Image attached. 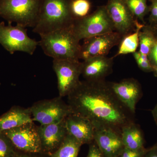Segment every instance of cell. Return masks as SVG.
I'll list each match as a JSON object with an SVG mask.
<instances>
[{"label":"cell","instance_id":"cell-1","mask_svg":"<svg viewBox=\"0 0 157 157\" xmlns=\"http://www.w3.org/2000/svg\"><path fill=\"white\" fill-rule=\"evenodd\" d=\"M72 113L90 121L95 126L109 127L119 133L134 122V114L116 97L105 80L80 81L67 96Z\"/></svg>","mask_w":157,"mask_h":157},{"label":"cell","instance_id":"cell-2","mask_svg":"<svg viewBox=\"0 0 157 157\" xmlns=\"http://www.w3.org/2000/svg\"><path fill=\"white\" fill-rule=\"evenodd\" d=\"M40 36L39 45L47 56L53 59L79 60L81 45L73 26Z\"/></svg>","mask_w":157,"mask_h":157},{"label":"cell","instance_id":"cell-3","mask_svg":"<svg viewBox=\"0 0 157 157\" xmlns=\"http://www.w3.org/2000/svg\"><path fill=\"white\" fill-rule=\"evenodd\" d=\"M72 0H42L39 18L33 32L39 35L48 33L73 26L74 19Z\"/></svg>","mask_w":157,"mask_h":157},{"label":"cell","instance_id":"cell-4","mask_svg":"<svg viewBox=\"0 0 157 157\" xmlns=\"http://www.w3.org/2000/svg\"><path fill=\"white\" fill-rule=\"evenodd\" d=\"M42 0H0V16L8 22L33 28Z\"/></svg>","mask_w":157,"mask_h":157},{"label":"cell","instance_id":"cell-5","mask_svg":"<svg viewBox=\"0 0 157 157\" xmlns=\"http://www.w3.org/2000/svg\"><path fill=\"white\" fill-rule=\"evenodd\" d=\"M73 29L80 41L115 31L105 6H99L92 13L75 20Z\"/></svg>","mask_w":157,"mask_h":157},{"label":"cell","instance_id":"cell-6","mask_svg":"<svg viewBox=\"0 0 157 157\" xmlns=\"http://www.w3.org/2000/svg\"><path fill=\"white\" fill-rule=\"evenodd\" d=\"M0 44L9 53L21 52L33 55L39 45V42L31 39L25 27L20 25H6L0 23Z\"/></svg>","mask_w":157,"mask_h":157},{"label":"cell","instance_id":"cell-7","mask_svg":"<svg viewBox=\"0 0 157 157\" xmlns=\"http://www.w3.org/2000/svg\"><path fill=\"white\" fill-rule=\"evenodd\" d=\"M61 97L37 101L30 107L33 121L40 125L56 123L72 113L70 107Z\"/></svg>","mask_w":157,"mask_h":157},{"label":"cell","instance_id":"cell-8","mask_svg":"<svg viewBox=\"0 0 157 157\" xmlns=\"http://www.w3.org/2000/svg\"><path fill=\"white\" fill-rule=\"evenodd\" d=\"M52 68L57 78L59 96L67 97L80 82L82 62L73 60L53 59Z\"/></svg>","mask_w":157,"mask_h":157},{"label":"cell","instance_id":"cell-9","mask_svg":"<svg viewBox=\"0 0 157 157\" xmlns=\"http://www.w3.org/2000/svg\"><path fill=\"white\" fill-rule=\"evenodd\" d=\"M2 132L20 151L28 153L42 152L38 126L34 122Z\"/></svg>","mask_w":157,"mask_h":157},{"label":"cell","instance_id":"cell-10","mask_svg":"<svg viewBox=\"0 0 157 157\" xmlns=\"http://www.w3.org/2000/svg\"><path fill=\"white\" fill-rule=\"evenodd\" d=\"M105 6L115 32L123 37L135 31L137 20L126 0H108Z\"/></svg>","mask_w":157,"mask_h":157},{"label":"cell","instance_id":"cell-11","mask_svg":"<svg viewBox=\"0 0 157 157\" xmlns=\"http://www.w3.org/2000/svg\"><path fill=\"white\" fill-rule=\"evenodd\" d=\"M122 36L117 32H111L83 39L79 59L85 60L95 57L107 56L109 51L118 45Z\"/></svg>","mask_w":157,"mask_h":157},{"label":"cell","instance_id":"cell-12","mask_svg":"<svg viewBox=\"0 0 157 157\" xmlns=\"http://www.w3.org/2000/svg\"><path fill=\"white\" fill-rule=\"evenodd\" d=\"M110 89L124 106L135 114L136 105L142 96L141 86L137 79L125 78L119 82H108Z\"/></svg>","mask_w":157,"mask_h":157},{"label":"cell","instance_id":"cell-13","mask_svg":"<svg viewBox=\"0 0 157 157\" xmlns=\"http://www.w3.org/2000/svg\"><path fill=\"white\" fill-rule=\"evenodd\" d=\"M94 141L104 157H117L124 148L119 133L109 127L95 126Z\"/></svg>","mask_w":157,"mask_h":157},{"label":"cell","instance_id":"cell-14","mask_svg":"<svg viewBox=\"0 0 157 157\" xmlns=\"http://www.w3.org/2000/svg\"><path fill=\"white\" fill-rule=\"evenodd\" d=\"M65 121L38 126L42 152L52 154L59 148L67 135Z\"/></svg>","mask_w":157,"mask_h":157},{"label":"cell","instance_id":"cell-15","mask_svg":"<svg viewBox=\"0 0 157 157\" xmlns=\"http://www.w3.org/2000/svg\"><path fill=\"white\" fill-rule=\"evenodd\" d=\"M65 122L67 134L82 145L94 141L95 127L89 120L72 113L65 118Z\"/></svg>","mask_w":157,"mask_h":157},{"label":"cell","instance_id":"cell-16","mask_svg":"<svg viewBox=\"0 0 157 157\" xmlns=\"http://www.w3.org/2000/svg\"><path fill=\"white\" fill-rule=\"evenodd\" d=\"M113 57L99 56L91 58L82 62V73L85 80L99 81L112 73Z\"/></svg>","mask_w":157,"mask_h":157},{"label":"cell","instance_id":"cell-17","mask_svg":"<svg viewBox=\"0 0 157 157\" xmlns=\"http://www.w3.org/2000/svg\"><path fill=\"white\" fill-rule=\"evenodd\" d=\"M33 122L34 121L30 107L25 108L14 106L0 116V132Z\"/></svg>","mask_w":157,"mask_h":157},{"label":"cell","instance_id":"cell-18","mask_svg":"<svg viewBox=\"0 0 157 157\" xmlns=\"http://www.w3.org/2000/svg\"><path fill=\"white\" fill-rule=\"evenodd\" d=\"M121 137L125 148L134 151L144 148L143 134L139 127L135 122L123 127Z\"/></svg>","mask_w":157,"mask_h":157},{"label":"cell","instance_id":"cell-19","mask_svg":"<svg viewBox=\"0 0 157 157\" xmlns=\"http://www.w3.org/2000/svg\"><path fill=\"white\" fill-rule=\"evenodd\" d=\"M144 25V24H140L138 20L137 21L136 30L132 33L123 37L119 44V47L117 53L113 58L122 55L133 54L136 52L139 46V33Z\"/></svg>","mask_w":157,"mask_h":157},{"label":"cell","instance_id":"cell-20","mask_svg":"<svg viewBox=\"0 0 157 157\" xmlns=\"http://www.w3.org/2000/svg\"><path fill=\"white\" fill-rule=\"evenodd\" d=\"M82 145L79 141L67 134L59 148L51 154V157H77Z\"/></svg>","mask_w":157,"mask_h":157},{"label":"cell","instance_id":"cell-21","mask_svg":"<svg viewBox=\"0 0 157 157\" xmlns=\"http://www.w3.org/2000/svg\"><path fill=\"white\" fill-rule=\"evenodd\" d=\"M156 39L150 25H144L139 33V52L148 56Z\"/></svg>","mask_w":157,"mask_h":157},{"label":"cell","instance_id":"cell-22","mask_svg":"<svg viewBox=\"0 0 157 157\" xmlns=\"http://www.w3.org/2000/svg\"><path fill=\"white\" fill-rule=\"evenodd\" d=\"M127 5L134 17L144 23V18L149 12L147 0H126Z\"/></svg>","mask_w":157,"mask_h":157},{"label":"cell","instance_id":"cell-23","mask_svg":"<svg viewBox=\"0 0 157 157\" xmlns=\"http://www.w3.org/2000/svg\"><path fill=\"white\" fill-rule=\"evenodd\" d=\"M91 7L89 0H72L71 10L75 20L89 15Z\"/></svg>","mask_w":157,"mask_h":157},{"label":"cell","instance_id":"cell-24","mask_svg":"<svg viewBox=\"0 0 157 157\" xmlns=\"http://www.w3.org/2000/svg\"><path fill=\"white\" fill-rule=\"evenodd\" d=\"M15 147L2 132H0V157H15L17 155Z\"/></svg>","mask_w":157,"mask_h":157},{"label":"cell","instance_id":"cell-25","mask_svg":"<svg viewBox=\"0 0 157 157\" xmlns=\"http://www.w3.org/2000/svg\"><path fill=\"white\" fill-rule=\"evenodd\" d=\"M133 56L140 70L147 73L153 72V67L147 55L140 53L139 51H136L133 53Z\"/></svg>","mask_w":157,"mask_h":157},{"label":"cell","instance_id":"cell-26","mask_svg":"<svg viewBox=\"0 0 157 157\" xmlns=\"http://www.w3.org/2000/svg\"><path fill=\"white\" fill-rule=\"evenodd\" d=\"M147 150L145 148L134 151L124 147L120 155L117 157H144Z\"/></svg>","mask_w":157,"mask_h":157},{"label":"cell","instance_id":"cell-27","mask_svg":"<svg viewBox=\"0 0 157 157\" xmlns=\"http://www.w3.org/2000/svg\"><path fill=\"white\" fill-rule=\"evenodd\" d=\"M151 5L149 6V21L150 24L157 23V0H150Z\"/></svg>","mask_w":157,"mask_h":157},{"label":"cell","instance_id":"cell-28","mask_svg":"<svg viewBox=\"0 0 157 157\" xmlns=\"http://www.w3.org/2000/svg\"><path fill=\"white\" fill-rule=\"evenodd\" d=\"M86 157H104L100 148L94 140L90 144L89 149Z\"/></svg>","mask_w":157,"mask_h":157},{"label":"cell","instance_id":"cell-29","mask_svg":"<svg viewBox=\"0 0 157 157\" xmlns=\"http://www.w3.org/2000/svg\"><path fill=\"white\" fill-rule=\"evenodd\" d=\"M147 56L152 66L157 67V37L154 45Z\"/></svg>","mask_w":157,"mask_h":157},{"label":"cell","instance_id":"cell-30","mask_svg":"<svg viewBox=\"0 0 157 157\" xmlns=\"http://www.w3.org/2000/svg\"><path fill=\"white\" fill-rule=\"evenodd\" d=\"M144 157H157V144L147 149Z\"/></svg>","mask_w":157,"mask_h":157},{"label":"cell","instance_id":"cell-31","mask_svg":"<svg viewBox=\"0 0 157 157\" xmlns=\"http://www.w3.org/2000/svg\"><path fill=\"white\" fill-rule=\"evenodd\" d=\"M151 113L155 123L157 125V104L151 110Z\"/></svg>","mask_w":157,"mask_h":157},{"label":"cell","instance_id":"cell-32","mask_svg":"<svg viewBox=\"0 0 157 157\" xmlns=\"http://www.w3.org/2000/svg\"><path fill=\"white\" fill-rule=\"evenodd\" d=\"M150 25L153 31L156 36L157 37V23L154 24Z\"/></svg>","mask_w":157,"mask_h":157},{"label":"cell","instance_id":"cell-33","mask_svg":"<svg viewBox=\"0 0 157 157\" xmlns=\"http://www.w3.org/2000/svg\"><path fill=\"white\" fill-rule=\"evenodd\" d=\"M15 157H34L28 155H19L17 154Z\"/></svg>","mask_w":157,"mask_h":157},{"label":"cell","instance_id":"cell-34","mask_svg":"<svg viewBox=\"0 0 157 157\" xmlns=\"http://www.w3.org/2000/svg\"><path fill=\"white\" fill-rule=\"evenodd\" d=\"M153 67V72L154 73L155 75L157 76V67Z\"/></svg>","mask_w":157,"mask_h":157}]
</instances>
